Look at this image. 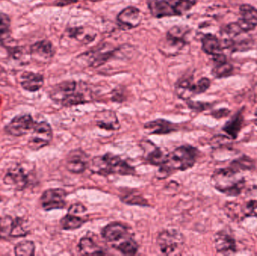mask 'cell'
Masks as SVG:
<instances>
[{
    "instance_id": "cell-17",
    "label": "cell",
    "mask_w": 257,
    "mask_h": 256,
    "mask_svg": "<svg viewBox=\"0 0 257 256\" xmlns=\"http://www.w3.org/2000/svg\"><path fill=\"white\" fill-rule=\"evenodd\" d=\"M148 8L151 15L155 18L177 15L173 3L167 0H150L148 2Z\"/></svg>"
},
{
    "instance_id": "cell-31",
    "label": "cell",
    "mask_w": 257,
    "mask_h": 256,
    "mask_svg": "<svg viewBox=\"0 0 257 256\" xmlns=\"http://www.w3.org/2000/svg\"><path fill=\"white\" fill-rule=\"evenodd\" d=\"M88 102L87 98L85 97L81 92L75 90L73 93H71L69 96H66L60 104L64 107H72L75 105H82Z\"/></svg>"
},
{
    "instance_id": "cell-41",
    "label": "cell",
    "mask_w": 257,
    "mask_h": 256,
    "mask_svg": "<svg viewBox=\"0 0 257 256\" xmlns=\"http://www.w3.org/2000/svg\"><path fill=\"white\" fill-rule=\"evenodd\" d=\"M78 0H57L56 5L59 6H67V5L72 4V3H75Z\"/></svg>"
},
{
    "instance_id": "cell-22",
    "label": "cell",
    "mask_w": 257,
    "mask_h": 256,
    "mask_svg": "<svg viewBox=\"0 0 257 256\" xmlns=\"http://www.w3.org/2000/svg\"><path fill=\"white\" fill-rule=\"evenodd\" d=\"M78 252L81 255H105L103 249L98 246L93 239L84 237L80 240Z\"/></svg>"
},
{
    "instance_id": "cell-8",
    "label": "cell",
    "mask_w": 257,
    "mask_h": 256,
    "mask_svg": "<svg viewBox=\"0 0 257 256\" xmlns=\"http://www.w3.org/2000/svg\"><path fill=\"white\" fill-rule=\"evenodd\" d=\"M30 182V174L20 165L10 167L3 177V183L15 191L27 189Z\"/></svg>"
},
{
    "instance_id": "cell-24",
    "label": "cell",
    "mask_w": 257,
    "mask_h": 256,
    "mask_svg": "<svg viewBox=\"0 0 257 256\" xmlns=\"http://www.w3.org/2000/svg\"><path fill=\"white\" fill-rule=\"evenodd\" d=\"M229 167L236 174L242 171H252L255 168V161L249 156H242L234 159Z\"/></svg>"
},
{
    "instance_id": "cell-40",
    "label": "cell",
    "mask_w": 257,
    "mask_h": 256,
    "mask_svg": "<svg viewBox=\"0 0 257 256\" xmlns=\"http://www.w3.org/2000/svg\"><path fill=\"white\" fill-rule=\"evenodd\" d=\"M230 113V110L228 108H220V109L212 111L211 115L215 119H223L229 117Z\"/></svg>"
},
{
    "instance_id": "cell-30",
    "label": "cell",
    "mask_w": 257,
    "mask_h": 256,
    "mask_svg": "<svg viewBox=\"0 0 257 256\" xmlns=\"http://www.w3.org/2000/svg\"><path fill=\"white\" fill-rule=\"evenodd\" d=\"M29 234H30V231L27 229V227L26 226L25 220L19 217L14 219L10 237H12V238L25 237Z\"/></svg>"
},
{
    "instance_id": "cell-38",
    "label": "cell",
    "mask_w": 257,
    "mask_h": 256,
    "mask_svg": "<svg viewBox=\"0 0 257 256\" xmlns=\"http://www.w3.org/2000/svg\"><path fill=\"white\" fill-rule=\"evenodd\" d=\"M187 105L190 109L193 111H197V112H202V111H206L208 108H211V105L207 102H194V101L187 100Z\"/></svg>"
},
{
    "instance_id": "cell-19",
    "label": "cell",
    "mask_w": 257,
    "mask_h": 256,
    "mask_svg": "<svg viewBox=\"0 0 257 256\" xmlns=\"http://www.w3.org/2000/svg\"><path fill=\"white\" fill-rule=\"evenodd\" d=\"M244 117L243 114V109L238 111L234 114L222 128V130L229 135L232 140L238 138L243 126H244Z\"/></svg>"
},
{
    "instance_id": "cell-20",
    "label": "cell",
    "mask_w": 257,
    "mask_h": 256,
    "mask_svg": "<svg viewBox=\"0 0 257 256\" xmlns=\"http://www.w3.org/2000/svg\"><path fill=\"white\" fill-rule=\"evenodd\" d=\"M117 20L122 25L128 28L138 27L142 21V12L137 8L130 6L120 12Z\"/></svg>"
},
{
    "instance_id": "cell-13",
    "label": "cell",
    "mask_w": 257,
    "mask_h": 256,
    "mask_svg": "<svg viewBox=\"0 0 257 256\" xmlns=\"http://www.w3.org/2000/svg\"><path fill=\"white\" fill-rule=\"evenodd\" d=\"M96 126L107 131H117L120 129V123L115 112L109 110L99 111L95 116Z\"/></svg>"
},
{
    "instance_id": "cell-15",
    "label": "cell",
    "mask_w": 257,
    "mask_h": 256,
    "mask_svg": "<svg viewBox=\"0 0 257 256\" xmlns=\"http://www.w3.org/2000/svg\"><path fill=\"white\" fill-rule=\"evenodd\" d=\"M144 129L148 135H164L175 132L177 130V127L174 123L168 120L157 119L145 123Z\"/></svg>"
},
{
    "instance_id": "cell-9",
    "label": "cell",
    "mask_w": 257,
    "mask_h": 256,
    "mask_svg": "<svg viewBox=\"0 0 257 256\" xmlns=\"http://www.w3.org/2000/svg\"><path fill=\"white\" fill-rule=\"evenodd\" d=\"M102 236L112 246L131 237L130 228L120 222H114L107 225L102 229Z\"/></svg>"
},
{
    "instance_id": "cell-18",
    "label": "cell",
    "mask_w": 257,
    "mask_h": 256,
    "mask_svg": "<svg viewBox=\"0 0 257 256\" xmlns=\"http://www.w3.org/2000/svg\"><path fill=\"white\" fill-rule=\"evenodd\" d=\"M20 84L24 90L28 92H36L44 85L43 75L32 72H24L20 78Z\"/></svg>"
},
{
    "instance_id": "cell-33",
    "label": "cell",
    "mask_w": 257,
    "mask_h": 256,
    "mask_svg": "<svg viewBox=\"0 0 257 256\" xmlns=\"http://www.w3.org/2000/svg\"><path fill=\"white\" fill-rule=\"evenodd\" d=\"M13 222L14 219L10 216L0 217V234H1L2 239H7L10 237Z\"/></svg>"
},
{
    "instance_id": "cell-27",
    "label": "cell",
    "mask_w": 257,
    "mask_h": 256,
    "mask_svg": "<svg viewBox=\"0 0 257 256\" xmlns=\"http://www.w3.org/2000/svg\"><path fill=\"white\" fill-rule=\"evenodd\" d=\"M191 78H184L178 81L176 84V93L178 97L184 100H189L193 96Z\"/></svg>"
},
{
    "instance_id": "cell-12",
    "label": "cell",
    "mask_w": 257,
    "mask_h": 256,
    "mask_svg": "<svg viewBox=\"0 0 257 256\" xmlns=\"http://www.w3.org/2000/svg\"><path fill=\"white\" fill-rule=\"evenodd\" d=\"M54 48L48 40H42L35 42L30 46V53L34 60L46 62L51 60L54 55Z\"/></svg>"
},
{
    "instance_id": "cell-28",
    "label": "cell",
    "mask_w": 257,
    "mask_h": 256,
    "mask_svg": "<svg viewBox=\"0 0 257 256\" xmlns=\"http://www.w3.org/2000/svg\"><path fill=\"white\" fill-rule=\"evenodd\" d=\"M113 247L125 255H134L137 253L139 246L137 243L132 237H128L126 240L114 245Z\"/></svg>"
},
{
    "instance_id": "cell-39",
    "label": "cell",
    "mask_w": 257,
    "mask_h": 256,
    "mask_svg": "<svg viewBox=\"0 0 257 256\" xmlns=\"http://www.w3.org/2000/svg\"><path fill=\"white\" fill-rule=\"evenodd\" d=\"M86 211H87V207L84 204H81V203H76V204H73L69 207L68 213L78 215L85 213Z\"/></svg>"
},
{
    "instance_id": "cell-1",
    "label": "cell",
    "mask_w": 257,
    "mask_h": 256,
    "mask_svg": "<svg viewBox=\"0 0 257 256\" xmlns=\"http://www.w3.org/2000/svg\"><path fill=\"white\" fill-rule=\"evenodd\" d=\"M197 148L190 145H184L178 147L171 153H168L166 160L160 165L156 173L159 180L169 177L176 171H184L193 168L199 156Z\"/></svg>"
},
{
    "instance_id": "cell-29",
    "label": "cell",
    "mask_w": 257,
    "mask_h": 256,
    "mask_svg": "<svg viewBox=\"0 0 257 256\" xmlns=\"http://www.w3.org/2000/svg\"><path fill=\"white\" fill-rule=\"evenodd\" d=\"M36 245L31 240H22L15 245L14 253L17 256H33L35 255Z\"/></svg>"
},
{
    "instance_id": "cell-3",
    "label": "cell",
    "mask_w": 257,
    "mask_h": 256,
    "mask_svg": "<svg viewBox=\"0 0 257 256\" xmlns=\"http://www.w3.org/2000/svg\"><path fill=\"white\" fill-rule=\"evenodd\" d=\"M237 174L229 167L216 170L211 177L212 186L227 196H238L242 192L246 181L244 178L237 179Z\"/></svg>"
},
{
    "instance_id": "cell-5",
    "label": "cell",
    "mask_w": 257,
    "mask_h": 256,
    "mask_svg": "<svg viewBox=\"0 0 257 256\" xmlns=\"http://www.w3.org/2000/svg\"><path fill=\"white\" fill-rule=\"evenodd\" d=\"M157 243L162 253L173 255L184 245V236L175 230H165L159 234Z\"/></svg>"
},
{
    "instance_id": "cell-4",
    "label": "cell",
    "mask_w": 257,
    "mask_h": 256,
    "mask_svg": "<svg viewBox=\"0 0 257 256\" xmlns=\"http://www.w3.org/2000/svg\"><path fill=\"white\" fill-rule=\"evenodd\" d=\"M30 133L31 135L27 141V147L32 151H39L49 145L52 141V128L48 122H36Z\"/></svg>"
},
{
    "instance_id": "cell-43",
    "label": "cell",
    "mask_w": 257,
    "mask_h": 256,
    "mask_svg": "<svg viewBox=\"0 0 257 256\" xmlns=\"http://www.w3.org/2000/svg\"><path fill=\"white\" fill-rule=\"evenodd\" d=\"M1 201H2V198H1V197H0V202H1Z\"/></svg>"
},
{
    "instance_id": "cell-36",
    "label": "cell",
    "mask_w": 257,
    "mask_h": 256,
    "mask_svg": "<svg viewBox=\"0 0 257 256\" xmlns=\"http://www.w3.org/2000/svg\"><path fill=\"white\" fill-rule=\"evenodd\" d=\"M121 201L125 204H130V205L141 206V207L148 206V201L140 195H126V196L122 197Z\"/></svg>"
},
{
    "instance_id": "cell-34",
    "label": "cell",
    "mask_w": 257,
    "mask_h": 256,
    "mask_svg": "<svg viewBox=\"0 0 257 256\" xmlns=\"http://www.w3.org/2000/svg\"><path fill=\"white\" fill-rule=\"evenodd\" d=\"M233 71V67L227 62L218 63L213 69L212 74L217 78H225L229 76Z\"/></svg>"
},
{
    "instance_id": "cell-23",
    "label": "cell",
    "mask_w": 257,
    "mask_h": 256,
    "mask_svg": "<svg viewBox=\"0 0 257 256\" xmlns=\"http://www.w3.org/2000/svg\"><path fill=\"white\" fill-rule=\"evenodd\" d=\"M202 49L209 55L222 53V44L214 35L207 34L202 39Z\"/></svg>"
},
{
    "instance_id": "cell-44",
    "label": "cell",
    "mask_w": 257,
    "mask_h": 256,
    "mask_svg": "<svg viewBox=\"0 0 257 256\" xmlns=\"http://www.w3.org/2000/svg\"><path fill=\"white\" fill-rule=\"evenodd\" d=\"M0 239H2V238H1V234H0Z\"/></svg>"
},
{
    "instance_id": "cell-26",
    "label": "cell",
    "mask_w": 257,
    "mask_h": 256,
    "mask_svg": "<svg viewBox=\"0 0 257 256\" xmlns=\"http://www.w3.org/2000/svg\"><path fill=\"white\" fill-rule=\"evenodd\" d=\"M167 156L168 154L165 153V152L161 150L160 147H157L154 145L153 148L148 150L145 159L150 165H154V166H160L164 163Z\"/></svg>"
},
{
    "instance_id": "cell-11",
    "label": "cell",
    "mask_w": 257,
    "mask_h": 256,
    "mask_svg": "<svg viewBox=\"0 0 257 256\" xmlns=\"http://www.w3.org/2000/svg\"><path fill=\"white\" fill-rule=\"evenodd\" d=\"M242 31H250L257 27V9L248 4L240 7V18L237 22Z\"/></svg>"
},
{
    "instance_id": "cell-37",
    "label": "cell",
    "mask_w": 257,
    "mask_h": 256,
    "mask_svg": "<svg viewBox=\"0 0 257 256\" xmlns=\"http://www.w3.org/2000/svg\"><path fill=\"white\" fill-rule=\"evenodd\" d=\"M210 86H211V81L208 78H202L196 84H193L192 91L193 95L201 94L207 91Z\"/></svg>"
},
{
    "instance_id": "cell-6",
    "label": "cell",
    "mask_w": 257,
    "mask_h": 256,
    "mask_svg": "<svg viewBox=\"0 0 257 256\" xmlns=\"http://www.w3.org/2000/svg\"><path fill=\"white\" fill-rule=\"evenodd\" d=\"M31 114L17 115L6 125L4 131L7 135L13 137H21L32 132L36 123Z\"/></svg>"
},
{
    "instance_id": "cell-16",
    "label": "cell",
    "mask_w": 257,
    "mask_h": 256,
    "mask_svg": "<svg viewBox=\"0 0 257 256\" xmlns=\"http://www.w3.org/2000/svg\"><path fill=\"white\" fill-rule=\"evenodd\" d=\"M87 156L81 150H74L69 153L66 160V169L73 174L84 172L87 168Z\"/></svg>"
},
{
    "instance_id": "cell-35",
    "label": "cell",
    "mask_w": 257,
    "mask_h": 256,
    "mask_svg": "<svg viewBox=\"0 0 257 256\" xmlns=\"http://www.w3.org/2000/svg\"><path fill=\"white\" fill-rule=\"evenodd\" d=\"M196 3L197 0H175L172 3L177 15H181L190 11Z\"/></svg>"
},
{
    "instance_id": "cell-10",
    "label": "cell",
    "mask_w": 257,
    "mask_h": 256,
    "mask_svg": "<svg viewBox=\"0 0 257 256\" xmlns=\"http://www.w3.org/2000/svg\"><path fill=\"white\" fill-rule=\"evenodd\" d=\"M214 246L218 253L232 255L237 252L235 239L225 231H220L214 235Z\"/></svg>"
},
{
    "instance_id": "cell-14",
    "label": "cell",
    "mask_w": 257,
    "mask_h": 256,
    "mask_svg": "<svg viewBox=\"0 0 257 256\" xmlns=\"http://www.w3.org/2000/svg\"><path fill=\"white\" fill-rule=\"evenodd\" d=\"M184 39H178L167 34L159 42V50L166 56H176L185 46Z\"/></svg>"
},
{
    "instance_id": "cell-25",
    "label": "cell",
    "mask_w": 257,
    "mask_h": 256,
    "mask_svg": "<svg viewBox=\"0 0 257 256\" xmlns=\"http://www.w3.org/2000/svg\"><path fill=\"white\" fill-rule=\"evenodd\" d=\"M86 221L78 215L69 214L68 213L60 219V226L64 231H75L81 228L85 223Z\"/></svg>"
},
{
    "instance_id": "cell-32",
    "label": "cell",
    "mask_w": 257,
    "mask_h": 256,
    "mask_svg": "<svg viewBox=\"0 0 257 256\" xmlns=\"http://www.w3.org/2000/svg\"><path fill=\"white\" fill-rule=\"evenodd\" d=\"M11 18L7 14L0 12V41L10 36Z\"/></svg>"
},
{
    "instance_id": "cell-7",
    "label": "cell",
    "mask_w": 257,
    "mask_h": 256,
    "mask_svg": "<svg viewBox=\"0 0 257 256\" xmlns=\"http://www.w3.org/2000/svg\"><path fill=\"white\" fill-rule=\"evenodd\" d=\"M67 195L64 189L60 188L48 189L41 195L39 203L45 211L61 210L66 207Z\"/></svg>"
},
{
    "instance_id": "cell-42",
    "label": "cell",
    "mask_w": 257,
    "mask_h": 256,
    "mask_svg": "<svg viewBox=\"0 0 257 256\" xmlns=\"http://www.w3.org/2000/svg\"><path fill=\"white\" fill-rule=\"evenodd\" d=\"M253 123H254V124L257 126V118L256 120H253Z\"/></svg>"
},
{
    "instance_id": "cell-2",
    "label": "cell",
    "mask_w": 257,
    "mask_h": 256,
    "mask_svg": "<svg viewBox=\"0 0 257 256\" xmlns=\"http://www.w3.org/2000/svg\"><path fill=\"white\" fill-rule=\"evenodd\" d=\"M90 169L94 174L107 176L119 174L121 175H133L135 169L123 160L120 156L112 153H107L102 156H96L92 159Z\"/></svg>"
},
{
    "instance_id": "cell-21",
    "label": "cell",
    "mask_w": 257,
    "mask_h": 256,
    "mask_svg": "<svg viewBox=\"0 0 257 256\" xmlns=\"http://www.w3.org/2000/svg\"><path fill=\"white\" fill-rule=\"evenodd\" d=\"M77 83L74 81H66L60 83L53 87L50 92V97L54 102H60L76 90Z\"/></svg>"
}]
</instances>
